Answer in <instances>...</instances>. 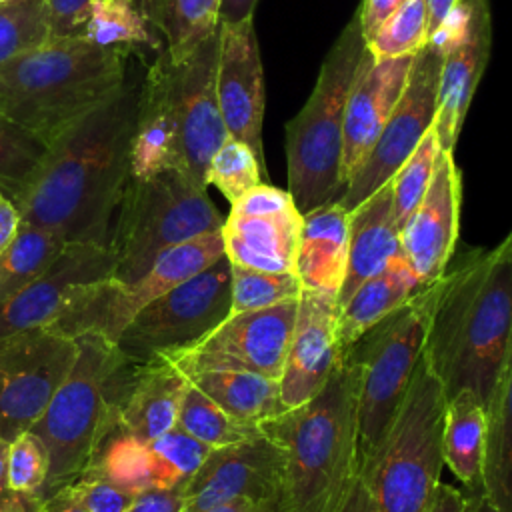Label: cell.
Returning <instances> with one entry per match:
<instances>
[{"label":"cell","mask_w":512,"mask_h":512,"mask_svg":"<svg viewBox=\"0 0 512 512\" xmlns=\"http://www.w3.org/2000/svg\"><path fill=\"white\" fill-rule=\"evenodd\" d=\"M8 446L10 442L0 436V492L8 488Z\"/></svg>","instance_id":"59"},{"label":"cell","mask_w":512,"mask_h":512,"mask_svg":"<svg viewBox=\"0 0 512 512\" xmlns=\"http://www.w3.org/2000/svg\"><path fill=\"white\" fill-rule=\"evenodd\" d=\"M336 512H374L370 492H368V488H366V484L360 476L354 478L350 490L346 492V496L340 502Z\"/></svg>","instance_id":"53"},{"label":"cell","mask_w":512,"mask_h":512,"mask_svg":"<svg viewBox=\"0 0 512 512\" xmlns=\"http://www.w3.org/2000/svg\"><path fill=\"white\" fill-rule=\"evenodd\" d=\"M222 256L224 242L220 230L190 238L164 250L134 282H118L108 276L78 286L50 328L72 338L96 334L116 344L122 330L146 304L196 276Z\"/></svg>","instance_id":"10"},{"label":"cell","mask_w":512,"mask_h":512,"mask_svg":"<svg viewBox=\"0 0 512 512\" xmlns=\"http://www.w3.org/2000/svg\"><path fill=\"white\" fill-rule=\"evenodd\" d=\"M188 380L230 416L260 426L286 410L278 378L238 370H206Z\"/></svg>","instance_id":"30"},{"label":"cell","mask_w":512,"mask_h":512,"mask_svg":"<svg viewBox=\"0 0 512 512\" xmlns=\"http://www.w3.org/2000/svg\"><path fill=\"white\" fill-rule=\"evenodd\" d=\"M176 426L210 448L228 446L262 432L260 426L230 416L190 380L180 402Z\"/></svg>","instance_id":"34"},{"label":"cell","mask_w":512,"mask_h":512,"mask_svg":"<svg viewBox=\"0 0 512 512\" xmlns=\"http://www.w3.org/2000/svg\"><path fill=\"white\" fill-rule=\"evenodd\" d=\"M350 212L340 202L322 204L302 214L296 250V274L302 288L338 296L348 262Z\"/></svg>","instance_id":"26"},{"label":"cell","mask_w":512,"mask_h":512,"mask_svg":"<svg viewBox=\"0 0 512 512\" xmlns=\"http://www.w3.org/2000/svg\"><path fill=\"white\" fill-rule=\"evenodd\" d=\"M132 2L140 10V14L148 20V24L160 34V14H162L166 0H132Z\"/></svg>","instance_id":"57"},{"label":"cell","mask_w":512,"mask_h":512,"mask_svg":"<svg viewBox=\"0 0 512 512\" xmlns=\"http://www.w3.org/2000/svg\"><path fill=\"white\" fill-rule=\"evenodd\" d=\"M220 28L186 56H168V82L178 128V172L208 188L206 170L216 150L230 138L216 96Z\"/></svg>","instance_id":"15"},{"label":"cell","mask_w":512,"mask_h":512,"mask_svg":"<svg viewBox=\"0 0 512 512\" xmlns=\"http://www.w3.org/2000/svg\"><path fill=\"white\" fill-rule=\"evenodd\" d=\"M188 378L166 358L138 364L120 410V428L142 442L176 428Z\"/></svg>","instance_id":"27"},{"label":"cell","mask_w":512,"mask_h":512,"mask_svg":"<svg viewBox=\"0 0 512 512\" xmlns=\"http://www.w3.org/2000/svg\"><path fill=\"white\" fill-rule=\"evenodd\" d=\"M230 314L226 256L146 304L122 330L116 346L134 362H148L198 344Z\"/></svg>","instance_id":"11"},{"label":"cell","mask_w":512,"mask_h":512,"mask_svg":"<svg viewBox=\"0 0 512 512\" xmlns=\"http://www.w3.org/2000/svg\"><path fill=\"white\" fill-rule=\"evenodd\" d=\"M82 38L104 48L142 46L152 52L164 48L162 36L148 24L132 0H100L90 12Z\"/></svg>","instance_id":"33"},{"label":"cell","mask_w":512,"mask_h":512,"mask_svg":"<svg viewBox=\"0 0 512 512\" xmlns=\"http://www.w3.org/2000/svg\"><path fill=\"white\" fill-rule=\"evenodd\" d=\"M46 144L0 114V192L12 202L24 192Z\"/></svg>","instance_id":"40"},{"label":"cell","mask_w":512,"mask_h":512,"mask_svg":"<svg viewBox=\"0 0 512 512\" xmlns=\"http://www.w3.org/2000/svg\"><path fill=\"white\" fill-rule=\"evenodd\" d=\"M48 472L50 454L42 438L32 430L18 434L8 446V488L44 500Z\"/></svg>","instance_id":"44"},{"label":"cell","mask_w":512,"mask_h":512,"mask_svg":"<svg viewBox=\"0 0 512 512\" xmlns=\"http://www.w3.org/2000/svg\"><path fill=\"white\" fill-rule=\"evenodd\" d=\"M138 48L50 38L0 68V114L48 144L124 84Z\"/></svg>","instance_id":"4"},{"label":"cell","mask_w":512,"mask_h":512,"mask_svg":"<svg viewBox=\"0 0 512 512\" xmlns=\"http://www.w3.org/2000/svg\"><path fill=\"white\" fill-rule=\"evenodd\" d=\"M462 26L444 46V62L438 86L434 132L440 150L454 152L470 100L490 58L492 26L488 0H458Z\"/></svg>","instance_id":"21"},{"label":"cell","mask_w":512,"mask_h":512,"mask_svg":"<svg viewBox=\"0 0 512 512\" xmlns=\"http://www.w3.org/2000/svg\"><path fill=\"white\" fill-rule=\"evenodd\" d=\"M460 204L462 176L454 152L440 150L432 182L400 230L402 254L422 286L440 280L452 262L458 244Z\"/></svg>","instance_id":"20"},{"label":"cell","mask_w":512,"mask_h":512,"mask_svg":"<svg viewBox=\"0 0 512 512\" xmlns=\"http://www.w3.org/2000/svg\"><path fill=\"white\" fill-rule=\"evenodd\" d=\"M284 454L264 434L212 448L184 486V510L206 512L232 500L280 496Z\"/></svg>","instance_id":"17"},{"label":"cell","mask_w":512,"mask_h":512,"mask_svg":"<svg viewBox=\"0 0 512 512\" xmlns=\"http://www.w3.org/2000/svg\"><path fill=\"white\" fill-rule=\"evenodd\" d=\"M258 0H222L220 4V24H238L252 20Z\"/></svg>","instance_id":"55"},{"label":"cell","mask_w":512,"mask_h":512,"mask_svg":"<svg viewBox=\"0 0 512 512\" xmlns=\"http://www.w3.org/2000/svg\"><path fill=\"white\" fill-rule=\"evenodd\" d=\"M216 96L230 138L244 142L264 164V72L254 22L220 24Z\"/></svg>","instance_id":"19"},{"label":"cell","mask_w":512,"mask_h":512,"mask_svg":"<svg viewBox=\"0 0 512 512\" xmlns=\"http://www.w3.org/2000/svg\"><path fill=\"white\" fill-rule=\"evenodd\" d=\"M436 294L438 280L416 292L344 352L358 364V476L372 464L406 398L424 352Z\"/></svg>","instance_id":"7"},{"label":"cell","mask_w":512,"mask_h":512,"mask_svg":"<svg viewBox=\"0 0 512 512\" xmlns=\"http://www.w3.org/2000/svg\"><path fill=\"white\" fill-rule=\"evenodd\" d=\"M88 508V512H126L134 500V492L122 490L98 476L84 474L74 484L66 486Z\"/></svg>","instance_id":"45"},{"label":"cell","mask_w":512,"mask_h":512,"mask_svg":"<svg viewBox=\"0 0 512 512\" xmlns=\"http://www.w3.org/2000/svg\"><path fill=\"white\" fill-rule=\"evenodd\" d=\"M48 40L44 0H14L0 6V68Z\"/></svg>","instance_id":"41"},{"label":"cell","mask_w":512,"mask_h":512,"mask_svg":"<svg viewBox=\"0 0 512 512\" xmlns=\"http://www.w3.org/2000/svg\"><path fill=\"white\" fill-rule=\"evenodd\" d=\"M78 358L46 412L30 428L48 448L50 472L44 498L74 484L120 426V410L140 362L114 342L82 334Z\"/></svg>","instance_id":"5"},{"label":"cell","mask_w":512,"mask_h":512,"mask_svg":"<svg viewBox=\"0 0 512 512\" xmlns=\"http://www.w3.org/2000/svg\"><path fill=\"white\" fill-rule=\"evenodd\" d=\"M50 38H82L90 12L100 0H44Z\"/></svg>","instance_id":"46"},{"label":"cell","mask_w":512,"mask_h":512,"mask_svg":"<svg viewBox=\"0 0 512 512\" xmlns=\"http://www.w3.org/2000/svg\"><path fill=\"white\" fill-rule=\"evenodd\" d=\"M264 164L240 140L228 138L212 156L206 170V184L216 186L232 204L254 186L262 184Z\"/></svg>","instance_id":"43"},{"label":"cell","mask_w":512,"mask_h":512,"mask_svg":"<svg viewBox=\"0 0 512 512\" xmlns=\"http://www.w3.org/2000/svg\"><path fill=\"white\" fill-rule=\"evenodd\" d=\"M64 248L66 242L56 232L20 222L14 240L0 256V304L42 276Z\"/></svg>","instance_id":"32"},{"label":"cell","mask_w":512,"mask_h":512,"mask_svg":"<svg viewBox=\"0 0 512 512\" xmlns=\"http://www.w3.org/2000/svg\"><path fill=\"white\" fill-rule=\"evenodd\" d=\"M458 0H426L428 8V28L430 36L438 30V26L444 22V18L450 14V10L456 6Z\"/></svg>","instance_id":"56"},{"label":"cell","mask_w":512,"mask_h":512,"mask_svg":"<svg viewBox=\"0 0 512 512\" xmlns=\"http://www.w3.org/2000/svg\"><path fill=\"white\" fill-rule=\"evenodd\" d=\"M126 512H186L184 488H146L134 496Z\"/></svg>","instance_id":"47"},{"label":"cell","mask_w":512,"mask_h":512,"mask_svg":"<svg viewBox=\"0 0 512 512\" xmlns=\"http://www.w3.org/2000/svg\"><path fill=\"white\" fill-rule=\"evenodd\" d=\"M512 352V230L492 250H468L438 280L424 358L446 398L474 394L488 410Z\"/></svg>","instance_id":"2"},{"label":"cell","mask_w":512,"mask_h":512,"mask_svg":"<svg viewBox=\"0 0 512 512\" xmlns=\"http://www.w3.org/2000/svg\"><path fill=\"white\" fill-rule=\"evenodd\" d=\"M260 430L284 454V512H336L358 476V364L342 354L316 396Z\"/></svg>","instance_id":"3"},{"label":"cell","mask_w":512,"mask_h":512,"mask_svg":"<svg viewBox=\"0 0 512 512\" xmlns=\"http://www.w3.org/2000/svg\"><path fill=\"white\" fill-rule=\"evenodd\" d=\"M38 512H88V508L74 496L70 488H62L44 498Z\"/></svg>","instance_id":"54"},{"label":"cell","mask_w":512,"mask_h":512,"mask_svg":"<svg viewBox=\"0 0 512 512\" xmlns=\"http://www.w3.org/2000/svg\"><path fill=\"white\" fill-rule=\"evenodd\" d=\"M440 152V144L434 128L426 132L422 142L410 154V158L398 168L392 182V208L394 218L402 230L412 212L422 202L434 174L436 156Z\"/></svg>","instance_id":"42"},{"label":"cell","mask_w":512,"mask_h":512,"mask_svg":"<svg viewBox=\"0 0 512 512\" xmlns=\"http://www.w3.org/2000/svg\"><path fill=\"white\" fill-rule=\"evenodd\" d=\"M444 50L426 42L414 56L406 88L366 160L348 180L338 202L352 212L388 184L434 124Z\"/></svg>","instance_id":"13"},{"label":"cell","mask_w":512,"mask_h":512,"mask_svg":"<svg viewBox=\"0 0 512 512\" xmlns=\"http://www.w3.org/2000/svg\"><path fill=\"white\" fill-rule=\"evenodd\" d=\"M464 506L466 496L460 490L440 482L428 502L426 512H464Z\"/></svg>","instance_id":"49"},{"label":"cell","mask_w":512,"mask_h":512,"mask_svg":"<svg viewBox=\"0 0 512 512\" xmlns=\"http://www.w3.org/2000/svg\"><path fill=\"white\" fill-rule=\"evenodd\" d=\"M114 250L100 244H66L52 266L0 304V344L22 332L50 326L74 290L112 276Z\"/></svg>","instance_id":"18"},{"label":"cell","mask_w":512,"mask_h":512,"mask_svg":"<svg viewBox=\"0 0 512 512\" xmlns=\"http://www.w3.org/2000/svg\"><path fill=\"white\" fill-rule=\"evenodd\" d=\"M224 218L206 188L178 170L128 182L120 200L110 248L112 278L134 282L168 248L206 232L222 230Z\"/></svg>","instance_id":"9"},{"label":"cell","mask_w":512,"mask_h":512,"mask_svg":"<svg viewBox=\"0 0 512 512\" xmlns=\"http://www.w3.org/2000/svg\"><path fill=\"white\" fill-rule=\"evenodd\" d=\"M398 254H402L400 226L392 208V182H388L350 212L348 262L336 296V310L362 282L384 270Z\"/></svg>","instance_id":"25"},{"label":"cell","mask_w":512,"mask_h":512,"mask_svg":"<svg viewBox=\"0 0 512 512\" xmlns=\"http://www.w3.org/2000/svg\"><path fill=\"white\" fill-rule=\"evenodd\" d=\"M482 494L496 512H512V352L486 410Z\"/></svg>","instance_id":"31"},{"label":"cell","mask_w":512,"mask_h":512,"mask_svg":"<svg viewBox=\"0 0 512 512\" xmlns=\"http://www.w3.org/2000/svg\"><path fill=\"white\" fill-rule=\"evenodd\" d=\"M178 170V128L168 82V54H152L144 72L130 154V178Z\"/></svg>","instance_id":"24"},{"label":"cell","mask_w":512,"mask_h":512,"mask_svg":"<svg viewBox=\"0 0 512 512\" xmlns=\"http://www.w3.org/2000/svg\"><path fill=\"white\" fill-rule=\"evenodd\" d=\"M414 56L374 58L370 50L364 48L346 102L342 150L344 188L370 154L394 106L398 104L406 88Z\"/></svg>","instance_id":"23"},{"label":"cell","mask_w":512,"mask_h":512,"mask_svg":"<svg viewBox=\"0 0 512 512\" xmlns=\"http://www.w3.org/2000/svg\"><path fill=\"white\" fill-rule=\"evenodd\" d=\"M336 294L302 288L280 382L286 410L316 396L340 362L336 340Z\"/></svg>","instance_id":"22"},{"label":"cell","mask_w":512,"mask_h":512,"mask_svg":"<svg viewBox=\"0 0 512 512\" xmlns=\"http://www.w3.org/2000/svg\"><path fill=\"white\" fill-rule=\"evenodd\" d=\"M222 0H166L160 14L164 50L172 60L192 52L220 28Z\"/></svg>","instance_id":"35"},{"label":"cell","mask_w":512,"mask_h":512,"mask_svg":"<svg viewBox=\"0 0 512 512\" xmlns=\"http://www.w3.org/2000/svg\"><path fill=\"white\" fill-rule=\"evenodd\" d=\"M302 212L288 190L258 184L230 204L222 224L224 256L230 264L296 272Z\"/></svg>","instance_id":"16"},{"label":"cell","mask_w":512,"mask_h":512,"mask_svg":"<svg viewBox=\"0 0 512 512\" xmlns=\"http://www.w3.org/2000/svg\"><path fill=\"white\" fill-rule=\"evenodd\" d=\"M464 512H496L490 502L484 498V494H468Z\"/></svg>","instance_id":"58"},{"label":"cell","mask_w":512,"mask_h":512,"mask_svg":"<svg viewBox=\"0 0 512 512\" xmlns=\"http://www.w3.org/2000/svg\"><path fill=\"white\" fill-rule=\"evenodd\" d=\"M408 0H362L360 8V22H362V32L364 40H368L380 24Z\"/></svg>","instance_id":"48"},{"label":"cell","mask_w":512,"mask_h":512,"mask_svg":"<svg viewBox=\"0 0 512 512\" xmlns=\"http://www.w3.org/2000/svg\"><path fill=\"white\" fill-rule=\"evenodd\" d=\"M298 298L252 312H230L198 344L160 356L186 378L206 370H238L280 378Z\"/></svg>","instance_id":"14"},{"label":"cell","mask_w":512,"mask_h":512,"mask_svg":"<svg viewBox=\"0 0 512 512\" xmlns=\"http://www.w3.org/2000/svg\"><path fill=\"white\" fill-rule=\"evenodd\" d=\"M428 38L426 0H408L380 24V28L366 40V48L374 58L414 56Z\"/></svg>","instance_id":"39"},{"label":"cell","mask_w":512,"mask_h":512,"mask_svg":"<svg viewBox=\"0 0 512 512\" xmlns=\"http://www.w3.org/2000/svg\"><path fill=\"white\" fill-rule=\"evenodd\" d=\"M486 446V406L462 390L446 398L442 428V458L450 472L468 488V494H482Z\"/></svg>","instance_id":"29"},{"label":"cell","mask_w":512,"mask_h":512,"mask_svg":"<svg viewBox=\"0 0 512 512\" xmlns=\"http://www.w3.org/2000/svg\"><path fill=\"white\" fill-rule=\"evenodd\" d=\"M422 288L404 254H398L384 270L362 282L336 314L340 354L350 350L368 330L404 306Z\"/></svg>","instance_id":"28"},{"label":"cell","mask_w":512,"mask_h":512,"mask_svg":"<svg viewBox=\"0 0 512 512\" xmlns=\"http://www.w3.org/2000/svg\"><path fill=\"white\" fill-rule=\"evenodd\" d=\"M302 282L296 272H266L230 264V312H252L298 298Z\"/></svg>","instance_id":"38"},{"label":"cell","mask_w":512,"mask_h":512,"mask_svg":"<svg viewBox=\"0 0 512 512\" xmlns=\"http://www.w3.org/2000/svg\"><path fill=\"white\" fill-rule=\"evenodd\" d=\"M446 392L422 358L372 464L360 476L374 512H426L440 484Z\"/></svg>","instance_id":"8"},{"label":"cell","mask_w":512,"mask_h":512,"mask_svg":"<svg viewBox=\"0 0 512 512\" xmlns=\"http://www.w3.org/2000/svg\"><path fill=\"white\" fill-rule=\"evenodd\" d=\"M8 2H14V0H0V6H2V4H8Z\"/></svg>","instance_id":"60"},{"label":"cell","mask_w":512,"mask_h":512,"mask_svg":"<svg viewBox=\"0 0 512 512\" xmlns=\"http://www.w3.org/2000/svg\"><path fill=\"white\" fill-rule=\"evenodd\" d=\"M152 54L138 48L124 84L46 144L38 168L14 200L20 222L48 228L66 244L110 246L130 182L140 90Z\"/></svg>","instance_id":"1"},{"label":"cell","mask_w":512,"mask_h":512,"mask_svg":"<svg viewBox=\"0 0 512 512\" xmlns=\"http://www.w3.org/2000/svg\"><path fill=\"white\" fill-rule=\"evenodd\" d=\"M206 512H284V506L280 496H272L264 500H232Z\"/></svg>","instance_id":"51"},{"label":"cell","mask_w":512,"mask_h":512,"mask_svg":"<svg viewBox=\"0 0 512 512\" xmlns=\"http://www.w3.org/2000/svg\"><path fill=\"white\" fill-rule=\"evenodd\" d=\"M366 48L360 8L328 50L304 108L286 124L288 192L306 214L344 192L342 150L346 102Z\"/></svg>","instance_id":"6"},{"label":"cell","mask_w":512,"mask_h":512,"mask_svg":"<svg viewBox=\"0 0 512 512\" xmlns=\"http://www.w3.org/2000/svg\"><path fill=\"white\" fill-rule=\"evenodd\" d=\"M210 450L208 444L196 440L178 426L148 442L150 488H184Z\"/></svg>","instance_id":"37"},{"label":"cell","mask_w":512,"mask_h":512,"mask_svg":"<svg viewBox=\"0 0 512 512\" xmlns=\"http://www.w3.org/2000/svg\"><path fill=\"white\" fill-rule=\"evenodd\" d=\"M42 502L40 496L16 492L12 488L0 492V512H38Z\"/></svg>","instance_id":"52"},{"label":"cell","mask_w":512,"mask_h":512,"mask_svg":"<svg viewBox=\"0 0 512 512\" xmlns=\"http://www.w3.org/2000/svg\"><path fill=\"white\" fill-rule=\"evenodd\" d=\"M20 228V212L16 204L0 192V256L14 240Z\"/></svg>","instance_id":"50"},{"label":"cell","mask_w":512,"mask_h":512,"mask_svg":"<svg viewBox=\"0 0 512 512\" xmlns=\"http://www.w3.org/2000/svg\"><path fill=\"white\" fill-rule=\"evenodd\" d=\"M78 358V340L50 326L0 344V436L12 442L46 412Z\"/></svg>","instance_id":"12"},{"label":"cell","mask_w":512,"mask_h":512,"mask_svg":"<svg viewBox=\"0 0 512 512\" xmlns=\"http://www.w3.org/2000/svg\"><path fill=\"white\" fill-rule=\"evenodd\" d=\"M86 474L134 494L150 488L148 442L138 440L118 426L102 444Z\"/></svg>","instance_id":"36"}]
</instances>
